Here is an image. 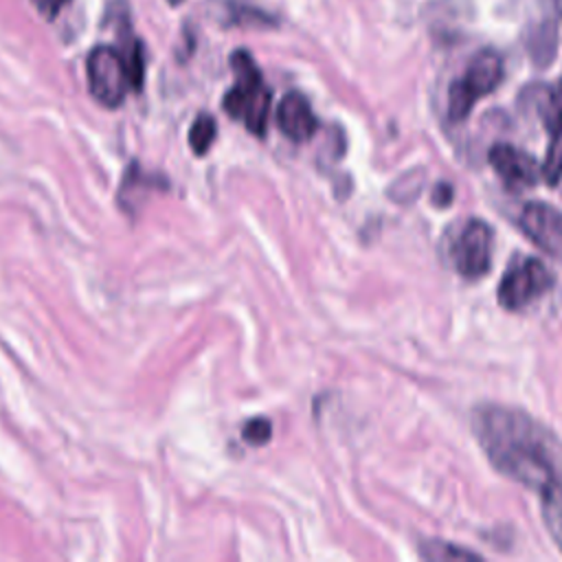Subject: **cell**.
Here are the masks:
<instances>
[{
  "label": "cell",
  "instance_id": "obj_1",
  "mask_svg": "<svg viewBox=\"0 0 562 562\" xmlns=\"http://www.w3.org/2000/svg\"><path fill=\"white\" fill-rule=\"evenodd\" d=\"M472 428L485 457L503 476L538 494L560 481L562 448L529 415L516 408L485 404L474 411Z\"/></svg>",
  "mask_w": 562,
  "mask_h": 562
},
{
  "label": "cell",
  "instance_id": "obj_2",
  "mask_svg": "<svg viewBox=\"0 0 562 562\" xmlns=\"http://www.w3.org/2000/svg\"><path fill=\"white\" fill-rule=\"evenodd\" d=\"M235 86L224 94L222 108L231 119L244 121L246 130L263 136L270 114V90L261 81V72L246 50L231 55Z\"/></svg>",
  "mask_w": 562,
  "mask_h": 562
},
{
  "label": "cell",
  "instance_id": "obj_3",
  "mask_svg": "<svg viewBox=\"0 0 562 562\" xmlns=\"http://www.w3.org/2000/svg\"><path fill=\"white\" fill-rule=\"evenodd\" d=\"M503 79V61L494 50H481L476 53L461 79H457L450 86L448 92V119L452 123H459L468 119L474 103L490 94Z\"/></svg>",
  "mask_w": 562,
  "mask_h": 562
},
{
  "label": "cell",
  "instance_id": "obj_4",
  "mask_svg": "<svg viewBox=\"0 0 562 562\" xmlns=\"http://www.w3.org/2000/svg\"><path fill=\"white\" fill-rule=\"evenodd\" d=\"M88 90L97 103L103 108H119L125 101L130 79L123 55L114 46H94L86 59Z\"/></svg>",
  "mask_w": 562,
  "mask_h": 562
},
{
  "label": "cell",
  "instance_id": "obj_5",
  "mask_svg": "<svg viewBox=\"0 0 562 562\" xmlns=\"http://www.w3.org/2000/svg\"><path fill=\"white\" fill-rule=\"evenodd\" d=\"M553 274L551 270L536 257H518L514 259L498 285V303L505 310H520L529 305L533 299L551 290Z\"/></svg>",
  "mask_w": 562,
  "mask_h": 562
},
{
  "label": "cell",
  "instance_id": "obj_6",
  "mask_svg": "<svg viewBox=\"0 0 562 562\" xmlns=\"http://www.w3.org/2000/svg\"><path fill=\"white\" fill-rule=\"evenodd\" d=\"M494 233L483 220H468L452 244V263L465 279H479L492 266Z\"/></svg>",
  "mask_w": 562,
  "mask_h": 562
},
{
  "label": "cell",
  "instance_id": "obj_7",
  "mask_svg": "<svg viewBox=\"0 0 562 562\" xmlns=\"http://www.w3.org/2000/svg\"><path fill=\"white\" fill-rule=\"evenodd\" d=\"M520 231L549 257L562 261V213L547 202H527L518 217Z\"/></svg>",
  "mask_w": 562,
  "mask_h": 562
},
{
  "label": "cell",
  "instance_id": "obj_8",
  "mask_svg": "<svg viewBox=\"0 0 562 562\" xmlns=\"http://www.w3.org/2000/svg\"><path fill=\"white\" fill-rule=\"evenodd\" d=\"M487 160H490L492 169L501 176V180L514 189L533 187L538 182V178L542 176L536 160L527 151H522L514 145H505V143L494 145L487 154Z\"/></svg>",
  "mask_w": 562,
  "mask_h": 562
},
{
  "label": "cell",
  "instance_id": "obj_9",
  "mask_svg": "<svg viewBox=\"0 0 562 562\" xmlns=\"http://www.w3.org/2000/svg\"><path fill=\"white\" fill-rule=\"evenodd\" d=\"M277 125L294 143H303L314 136L318 121L301 92H288L277 105Z\"/></svg>",
  "mask_w": 562,
  "mask_h": 562
},
{
  "label": "cell",
  "instance_id": "obj_10",
  "mask_svg": "<svg viewBox=\"0 0 562 562\" xmlns=\"http://www.w3.org/2000/svg\"><path fill=\"white\" fill-rule=\"evenodd\" d=\"M555 48H558V26H555V22L542 20L536 26L529 29L527 50H529L533 64H538L540 68L549 66L551 59L555 57Z\"/></svg>",
  "mask_w": 562,
  "mask_h": 562
},
{
  "label": "cell",
  "instance_id": "obj_11",
  "mask_svg": "<svg viewBox=\"0 0 562 562\" xmlns=\"http://www.w3.org/2000/svg\"><path fill=\"white\" fill-rule=\"evenodd\" d=\"M538 496L544 527L562 553V481L549 485Z\"/></svg>",
  "mask_w": 562,
  "mask_h": 562
},
{
  "label": "cell",
  "instance_id": "obj_12",
  "mask_svg": "<svg viewBox=\"0 0 562 562\" xmlns=\"http://www.w3.org/2000/svg\"><path fill=\"white\" fill-rule=\"evenodd\" d=\"M156 187V178L147 176L136 162H132L121 180V189H119V202L123 209L132 211L138 209V200H136V191H149Z\"/></svg>",
  "mask_w": 562,
  "mask_h": 562
},
{
  "label": "cell",
  "instance_id": "obj_13",
  "mask_svg": "<svg viewBox=\"0 0 562 562\" xmlns=\"http://www.w3.org/2000/svg\"><path fill=\"white\" fill-rule=\"evenodd\" d=\"M419 555L424 560H437V562H448V560H481L479 553L470 549H461L452 542H441V540H424L419 544Z\"/></svg>",
  "mask_w": 562,
  "mask_h": 562
},
{
  "label": "cell",
  "instance_id": "obj_14",
  "mask_svg": "<svg viewBox=\"0 0 562 562\" xmlns=\"http://www.w3.org/2000/svg\"><path fill=\"white\" fill-rule=\"evenodd\" d=\"M125 68H127V79H130V88L132 90H140L143 81H145V55H143V44L138 40H130L123 48H121Z\"/></svg>",
  "mask_w": 562,
  "mask_h": 562
},
{
  "label": "cell",
  "instance_id": "obj_15",
  "mask_svg": "<svg viewBox=\"0 0 562 562\" xmlns=\"http://www.w3.org/2000/svg\"><path fill=\"white\" fill-rule=\"evenodd\" d=\"M217 134V125L215 119L211 114H198V119L193 121L191 130H189V145L198 156H204L209 151V147L213 145Z\"/></svg>",
  "mask_w": 562,
  "mask_h": 562
},
{
  "label": "cell",
  "instance_id": "obj_16",
  "mask_svg": "<svg viewBox=\"0 0 562 562\" xmlns=\"http://www.w3.org/2000/svg\"><path fill=\"white\" fill-rule=\"evenodd\" d=\"M540 171L549 184L560 182V178H562V127L551 130V143H549V149H547Z\"/></svg>",
  "mask_w": 562,
  "mask_h": 562
},
{
  "label": "cell",
  "instance_id": "obj_17",
  "mask_svg": "<svg viewBox=\"0 0 562 562\" xmlns=\"http://www.w3.org/2000/svg\"><path fill=\"white\" fill-rule=\"evenodd\" d=\"M241 437L246 443L250 446H263L270 441L272 437V424L266 419V417H255V419H248L246 426L241 428Z\"/></svg>",
  "mask_w": 562,
  "mask_h": 562
},
{
  "label": "cell",
  "instance_id": "obj_18",
  "mask_svg": "<svg viewBox=\"0 0 562 562\" xmlns=\"http://www.w3.org/2000/svg\"><path fill=\"white\" fill-rule=\"evenodd\" d=\"M31 2H33V7L37 9V13H40L42 18L55 20V18L61 13V9H64L70 0H31Z\"/></svg>",
  "mask_w": 562,
  "mask_h": 562
},
{
  "label": "cell",
  "instance_id": "obj_19",
  "mask_svg": "<svg viewBox=\"0 0 562 562\" xmlns=\"http://www.w3.org/2000/svg\"><path fill=\"white\" fill-rule=\"evenodd\" d=\"M432 200H435L437 206L450 204V202H452V189H450V184H446V182L437 184V187H435V193H432Z\"/></svg>",
  "mask_w": 562,
  "mask_h": 562
},
{
  "label": "cell",
  "instance_id": "obj_20",
  "mask_svg": "<svg viewBox=\"0 0 562 562\" xmlns=\"http://www.w3.org/2000/svg\"><path fill=\"white\" fill-rule=\"evenodd\" d=\"M167 2H169V4H180L182 0H167Z\"/></svg>",
  "mask_w": 562,
  "mask_h": 562
}]
</instances>
